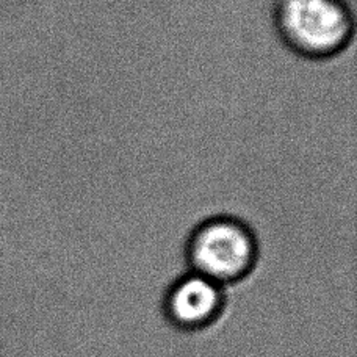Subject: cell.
Listing matches in <instances>:
<instances>
[{"label": "cell", "instance_id": "6da1fadb", "mask_svg": "<svg viewBox=\"0 0 357 357\" xmlns=\"http://www.w3.org/2000/svg\"><path fill=\"white\" fill-rule=\"evenodd\" d=\"M273 25L280 43L309 61H326L343 54L356 31L347 0H274Z\"/></svg>", "mask_w": 357, "mask_h": 357}, {"label": "cell", "instance_id": "7a4b0ae2", "mask_svg": "<svg viewBox=\"0 0 357 357\" xmlns=\"http://www.w3.org/2000/svg\"><path fill=\"white\" fill-rule=\"evenodd\" d=\"M183 252L188 271L229 289L245 284L256 273L260 241L243 220L215 215L191 229Z\"/></svg>", "mask_w": 357, "mask_h": 357}, {"label": "cell", "instance_id": "3957f363", "mask_svg": "<svg viewBox=\"0 0 357 357\" xmlns=\"http://www.w3.org/2000/svg\"><path fill=\"white\" fill-rule=\"evenodd\" d=\"M226 304V287L185 270L165 291L163 314L178 333L197 334L212 329L221 320Z\"/></svg>", "mask_w": 357, "mask_h": 357}]
</instances>
